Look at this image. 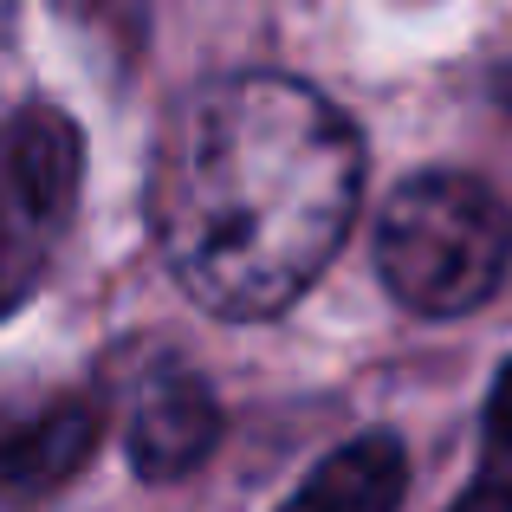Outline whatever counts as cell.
Returning a JSON list of instances; mask_svg holds the SVG:
<instances>
[{"mask_svg":"<svg viewBox=\"0 0 512 512\" xmlns=\"http://www.w3.org/2000/svg\"><path fill=\"white\" fill-rule=\"evenodd\" d=\"M221 435V402L195 370H156L130 402V461L143 480H182L188 467L208 461Z\"/></svg>","mask_w":512,"mask_h":512,"instance_id":"obj_4","label":"cell"},{"mask_svg":"<svg viewBox=\"0 0 512 512\" xmlns=\"http://www.w3.org/2000/svg\"><path fill=\"white\" fill-rule=\"evenodd\" d=\"M91 448H98V409L78 396L0 428V512H26L52 500L91 461Z\"/></svg>","mask_w":512,"mask_h":512,"instance_id":"obj_5","label":"cell"},{"mask_svg":"<svg viewBox=\"0 0 512 512\" xmlns=\"http://www.w3.org/2000/svg\"><path fill=\"white\" fill-rule=\"evenodd\" d=\"M357 182V130L325 91L240 72L201 85L169 117L150 175V227L201 312L273 318L344 247Z\"/></svg>","mask_w":512,"mask_h":512,"instance_id":"obj_1","label":"cell"},{"mask_svg":"<svg viewBox=\"0 0 512 512\" xmlns=\"http://www.w3.org/2000/svg\"><path fill=\"white\" fill-rule=\"evenodd\" d=\"M85 143L46 104H26L0 124V318H13L46 279L65 227L78 214Z\"/></svg>","mask_w":512,"mask_h":512,"instance_id":"obj_3","label":"cell"},{"mask_svg":"<svg viewBox=\"0 0 512 512\" xmlns=\"http://www.w3.org/2000/svg\"><path fill=\"white\" fill-rule=\"evenodd\" d=\"M448 512H512V467H500V474H487V480H474V487H467Z\"/></svg>","mask_w":512,"mask_h":512,"instance_id":"obj_7","label":"cell"},{"mask_svg":"<svg viewBox=\"0 0 512 512\" xmlns=\"http://www.w3.org/2000/svg\"><path fill=\"white\" fill-rule=\"evenodd\" d=\"M487 441L500 454H512V363L500 370V383H493V396H487Z\"/></svg>","mask_w":512,"mask_h":512,"instance_id":"obj_8","label":"cell"},{"mask_svg":"<svg viewBox=\"0 0 512 512\" xmlns=\"http://www.w3.org/2000/svg\"><path fill=\"white\" fill-rule=\"evenodd\" d=\"M512 260V221L474 175H415L376 227L383 286L422 318H454L493 299Z\"/></svg>","mask_w":512,"mask_h":512,"instance_id":"obj_2","label":"cell"},{"mask_svg":"<svg viewBox=\"0 0 512 512\" xmlns=\"http://www.w3.org/2000/svg\"><path fill=\"white\" fill-rule=\"evenodd\" d=\"M409 493V454L396 435H357L331 448L312 474L292 487L279 512H396Z\"/></svg>","mask_w":512,"mask_h":512,"instance_id":"obj_6","label":"cell"},{"mask_svg":"<svg viewBox=\"0 0 512 512\" xmlns=\"http://www.w3.org/2000/svg\"><path fill=\"white\" fill-rule=\"evenodd\" d=\"M506 104H512V72H506Z\"/></svg>","mask_w":512,"mask_h":512,"instance_id":"obj_9","label":"cell"}]
</instances>
